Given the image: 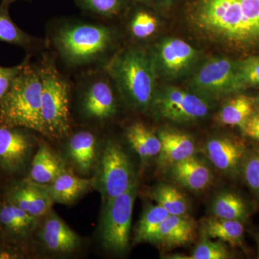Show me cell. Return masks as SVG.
Wrapping results in <instances>:
<instances>
[{
	"label": "cell",
	"instance_id": "obj_1",
	"mask_svg": "<svg viewBox=\"0 0 259 259\" xmlns=\"http://www.w3.org/2000/svg\"><path fill=\"white\" fill-rule=\"evenodd\" d=\"M91 19L60 17L46 27L48 50L71 76L105 69L124 46L118 29L109 22Z\"/></svg>",
	"mask_w": 259,
	"mask_h": 259
},
{
	"label": "cell",
	"instance_id": "obj_2",
	"mask_svg": "<svg viewBox=\"0 0 259 259\" xmlns=\"http://www.w3.org/2000/svg\"><path fill=\"white\" fill-rule=\"evenodd\" d=\"M185 18L204 41L244 57L259 54V0H191Z\"/></svg>",
	"mask_w": 259,
	"mask_h": 259
},
{
	"label": "cell",
	"instance_id": "obj_3",
	"mask_svg": "<svg viewBox=\"0 0 259 259\" xmlns=\"http://www.w3.org/2000/svg\"><path fill=\"white\" fill-rule=\"evenodd\" d=\"M126 106L150 111L157 86V71L151 49L125 44L106 66Z\"/></svg>",
	"mask_w": 259,
	"mask_h": 259
},
{
	"label": "cell",
	"instance_id": "obj_4",
	"mask_svg": "<svg viewBox=\"0 0 259 259\" xmlns=\"http://www.w3.org/2000/svg\"><path fill=\"white\" fill-rule=\"evenodd\" d=\"M36 57L42 85L44 136L54 140L69 137L72 132V77L61 69L48 49Z\"/></svg>",
	"mask_w": 259,
	"mask_h": 259
},
{
	"label": "cell",
	"instance_id": "obj_5",
	"mask_svg": "<svg viewBox=\"0 0 259 259\" xmlns=\"http://www.w3.org/2000/svg\"><path fill=\"white\" fill-rule=\"evenodd\" d=\"M31 58L0 101V125L23 127L44 136L41 80Z\"/></svg>",
	"mask_w": 259,
	"mask_h": 259
},
{
	"label": "cell",
	"instance_id": "obj_6",
	"mask_svg": "<svg viewBox=\"0 0 259 259\" xmlns=\"http://www.w3.org/2000/svg\"><path fill=\"white\" fill-rule=\"evenodd\" d=\"M71 77L72 100H76L78 113L83 120L102 125L115 118L119 110V100L122 99L106 69Z\"/></svg>",
	"mask_w": 259,
	"mask_h": 259
},
{
	"label": "cell",
	"instance_id": "obj_7",
	"mask_svg": "<svg viewBox=\"0 0 259 259\" xmlns=\"http://www.w3.org/2000/svg\"><path fill=\"white\" fill-rule=\"evenodd\" d=\"M210 100L191 90L165 87L156 90L150 111L166 120L190 123L209 115L212 108Z\"/></svg>",
	"mask_w": 259,
	"mask_h": 259
},
{
	"label": "cell",
	"instance_id": "obj_8",
	"mask_svg": "<svg viewBox=\"0 0 259 259\" xmlns=\"http://www.w3.org/2000/svg\"><path fill=\"white\" fill-rule=\"evenodd\" d=\"M136 182L132 163L123 148L107 140L94 177V188L101 194L103 204L127 192Z\"/></svg>",
	"mask_w": 259,
	"mask_h": 259
},
{
	"label": "cell",
	"instance_id": "obj_9",
	"mask_svg": "<svg viewBox=\"0 0 259 259\" xmlns=\"http://www.w3.org/2000/svg\"><path fill=\"white\" fill-rule=\"evenodd\" d=\"M191 90L209 100L243 91L238 73V60L217 56L204 61L188 80Z\"/></svg>",
	"mask_w": 259,
	"mask_h": 259
},
{
	"label": "cell",
	"instance_id": "obj_10",
	"mask_svg": "<svg viewBox=\"0 0 259 259\" xmlns=\"http://www.w3.org/2000/svg\"><path fill=\"white\" fill-rule=\"evenodd\" d=\"M138 192L137 182L127 192L103 204L100 236L103 246L117 254L129 246L133 210Z\"/></svg>",
	"mask_w": 259,
	"mask_h": 259
},
{
	"label": "cell",
	"instance_id": "obj_11",
	"mask_svg": "<svg viewBox=\"0 0 259 259\" xmlns=\"http://www.w3.org/2000/svg\"><path fill=\"white\" fill-rule=\"evenodd\" d=\"M151 51L158 76L167 79H178L189 74L200 55L188 42L175 37L163 39Z\"/></svg>",
	"mask_w": 259,
	"mask_h": 259
},
{
	"label": "cell",
	"instance_id": "obj_12",
	"mask_svg": "<svg viewBox=\"0 0 259 259\" xmlns=\"http://www.w3.org/2000/svg\"><path fill=\"white\" fill-rule=\"evenodd\" d=\"M249 149L244 138L231 135L213 137L204 146V152L213 166L234 180L241 178L242 165Z\"/></svg>",
	"mask_w": 259,
	"mask_h": 259
},
{
	"label": "cell",
	"instance_id": "obj_13",
	"mask_svg": "<svg viewBox=\"0 0 259 259\" xmlns=\"http://www.w3.org/2000/svg\"><path fill=\"white\" fill-rule=\"evenodd\" d=\"M30 130L0 125V167L10 173L23 171L31 156Z\"/></svg>",
	"mask_w": 259,
	"mask_h": 259
},
{
	"label": "cell",
	"instance_id": "obj_14",
	"mask_svg": "<svg viewBox=\"0 0 259 259\" xmlns=\"http://www.w3.org/2000/svg\"><path fill=\"white\" fill-rule=\"evenodd\" d=\"M39 238L48 250L59 254L74 252L81 244L80 237L52 210L46 215Z\"/></svg>",
	"mask_w": 259,
	"mask_h": 259
},
{
	"label": "cell",
	"instance_id": "obj_15",
	"mask_svg": "<svg viewBox=\"0 0 259 259\" xmlns=\"http://www.w3.org/2000/svg\"><path fill=\"white\" fill-rule=\"evenodd\" d=\"M6 200L38 218L49 214L54 204L44 186L27 180L13 186Z\"/></svg>",
	"mask_w": 259,
	"mask_h": 259
},
{
	"label": "cell",
	"instance_id": "obj_16",
	"mask_svg": "<svg viewBox=\"0 0 259 259\" xmlns=\"http://www.w3.org/2000/svg\"><path fill=\"white\" fill-rule=\"evenodd\" d=\"M161 149L158 156L160 168L168 170L179 162L195 155V142L186 133L175 129H163L158 131Z\"/></svg>",
	"mask_w": 259,
	"mask_h": 259
},
{
	"label": "cell",
	"instance_id": "obj_17",
	"mask_svg": "<svg viewBox=\"0 0 259 259\" xmlns=\"http://www.w3.org/2000/svg\"><path fill=\"white\" fill-rule=\"evenodd\" d=\"M168 171L177 185L192 192L207 190L212 182L210 168L196 155L173 165Z\"/></svg>",
	"mask_w": 259,
	"mask_h": 259
},
{
	"label": "cell",
	"instance_id": "obj_18",
	"mask_svg": "<svg viewBox=\"0 0 259 259\" xmlns=\"http://www.w3.org/2000/svg\"><path fill=\"white\" fill-rule=\"evenodd\" d=\"M197 236V223L188 214L168 215L158 228L152 243L168 248L181 246L193 241Z\"/></svg>",
	"mask_w": 259,
	"mask_h": 259
},
{
	"label": "cell",
	"instance_id": "obj_19",
	"mask_svg": "<svg viewBox=\"0 0 259 259\" xmlns=\"http://www.w3.org/2000/svg\"><path fill=\"white\" fill-rule=\"evenodd\" d=\"M0 41L17 46L26 51L27 54L38 56L47 50L45 39L30 35L15 23L10 17L9 7L0 5Z\"/></svg>",
	"mask_w": 259,
	"mask_h": 259
},
{
	"label": "cell",
	"instance_id": "obj_20",
	"mask_svg": "<svg viewBox=\"0 0 259 259\" xmlns=\"http://www.w3.org/2000/svg\"><path fill=\"white\" fill-rule=\"evenodd\" d=\"M42 186L54 204H70L93 188L94 177L81 178L66 169L51 183Z\"/></svg>",
	"mask_w": 259,
	"mask_h": 259
},
{
	"label": "cell",
	"instance_id": "obj_21",
	"mask_svg": "<svg viewBox=\"0 0 259 259\" xmlns=\"http://www.w3.org/2000/svg\"><path fill=\"white\" fill-rule=\"evenodd\" d=\"M65 170L66 163L63 158L49 145L42 143L34 156L30 173L25 180L38 185H49Z\"/></svg>",
	"mask_w": 259,
	"mask_h": 259
},
{
	"label": "cell",
	"instance_id": "obj_22",
	"mask_svg": "<svg viewBox=\"0 0 259 259\" xmlns=\"http://www.w3.org/2000/svg\"><path fill=\"white\" fill-rule=\"evenodd\" d=\"M96 135L90 130L82 129L69 135L68 155L75 166L82 174L93 169L97 161Z\"/></svg>",
	"mask_w": 259,
	"mask_h": 259
},
{
	"label": "cell",
	"instance_id": "obj_23",
	"mask_svg": "<svg viewBox=\"0 0 259 259\" xmlns=\"http://www.w3.org/2000/svg\"><path fill=\"white\" fill-rule=\"evenodd\" d=\"M40 218L5 201L0 207V228L7 236L15 239H23L36 229Z\"/></svg>",
	"mask_w": 259,
	"mask_h": 259
},
{
	"label": "cell",
	"instance_id": "obj_24",
	"mask_svg": "<svg viewBox=\"0 0 259 259\" xmlns=\"http://www.w3.org/2000/svg\"><path fill=\"white\" fill-rule=\"evenodd\" d=\"M258 105V97L235 94L223 102L215 120L219 125L241 129Z\"/></svg>",
	"mask_w": 259,
	"mask_h": 259
},
{
	"label": "cell",
	"instance_id": "obj_25",
	"mask_svg": "<svg viewBox=\"0 0 259 259\" xmlns=\"http://www.w3.org/2000/svg\"><path fill=\"white\" fill-rule=\"evenodd\" d=\"M210 210L214 217L245 223L251 216L253 209L251 204L241 194L226 190L214 197Z\"/></svg>",
	"mask_w": 259,
	"mask_h": 259
},
{
	"label": "cell",
	"instance_id": "obj_26",
	"mask_svg": "<svg viewBox=\"0 0 259 259\" xmlns=\"http://www.w3.org/2000/svg\"><path fill=\"white\" fill-rule=\"evenodd\" d=\"M134 3L136 8L130 12L125 22L126 32L131 40L127 44L142 47L143 42L151 39L157 32L159 23L154 15L144 8L142 3Z\"/></svg>",
	"mask_w": 259,
	"mask_h": 259
},
{
	"label": "cell",
	"instance_id": "obj_27",
	"mask_svg": "<svg viewBox=\"0 0 259 259\" xmlns=\"http://www.w3.org/2000/svg\"><path fill=\"white\" fill-rule=\"evenodd\" d=\"M245 223L214 217L206 218L201 226L202 236L218 239L231 246L242 247L245 235Z\"/></svg>",
	"mask_w": 259,
	"mask_h": 259
},
{
	"label": "cell",
	"instance_id": "obj_28",
	"mask_svg": "<svg viewBox=\"0 0 259 259\" xmlns=\"http://www.w3.org/2000/svg\"><path fill=\"white\" fill-rule=\"evenodd\" d=\"M126 139L143 163L158 157L161 143L158 135L141 122H135L126 129Z\"/></svg>",
	"mask_w": 259,
	"mask_h": 259
},
{
	"label": "cell",
	"instance_id": "obj_29",
	"mask_svg": "<svg viewBox=\"0 0 259 259\" xmlns=\"http://www.w3.org/2000/svg\"><path fill=\"white\" fill-rule=\"evenodd\" d=\"M84 14L90 18L109 22L125 14L134 0H74Z\"/></svg>",
	"mask_w": 259,
	"mask_h": 259
},
{
	"label": "cell",
	"instance_id": "obj_30",
	"mask_svg": "<svg viewBox=\"0 0 259 259\" xmlns=\"http://www.w3.org/2000/svg\"><path fill=\"white\" fill-rule=\"evenodd\" d=\"M152 198L170 215H185L190 211V202L182 191L175 186L162 183L151 192Z\"/></svg>",
	"mask_w": 259,
	"mask_h": 259
},
{
	"label": "cell",
	"instance_id": "obj_31",
	"mask_svg": "<svg viewBox=\"0 0 259 259\" xmlns=\"http://www.w3.org/2000/svg\"><path fill=\"white\" fill-rule=\"evenodd\" d=\"M168 213L161 206L148 205L142 215L135 231V241L137 243L149 242L152 243L161 223L168 216Z\"/></svg>",
	"mask_w": 259,
	"mask_h": 259
},
{
	"label": "cell",
	"instance_id": "obj_32",
	"mask_svg": "<svg viewBox=\"0 0 259 259\" xmlns=\"http://www.w3.org/2000/svg\"><path fill=\"white\" fill-rule=\"evenodd\" d=\"M241 178L253 195L259 199V150L250 148L241 167Z\"/></svg>",
	"mask_w": 259,
	"mask_h": 259
},
{
	"label": "cell",
	"instance_id": "obj_33",
	"mask_svg": "<svg viewBox=\"0 0 259 259\" xmlns=\"http://www.w3.org/2000/svg\"><path fill=\"white\" fill-rule=\"evenodd\" d=\"M228 247L224 242L212 241L211 238L203 237L195 247L190 259H228L231 258Z\"/></svg>",
	"mask_w": 259,
	"mask_h": 259
},
{
	"label": "cell",
	"instance_id": "obj_34",
	"mask_svg": "<svg viewBox=\"0 0 259 259\" xmlns=\"http://www.w3.org/2000/svg\"><path fill=\"white\" fill-rule=\"evenodd\" d=\"M238 73L243 90L259 87V54L238 60Z\"/></svg>",
	"mask_w": 259,
	"mask_h": 259
},
{
	"label": "cell",
	"instance_id": "obj_35",
	"mask_svg": "<svg viewBox=\"0 0 259 259\" xmlns=\"http://www.w3.org/2000/svg\"><path fill=\"white\" fill-rule=\"evenodd\" d=\"M30 56H32L27 54L20 64L12 67H4L0 66V101L4 97L5 94L8 93L15 78L23 70Z\"/></svg>",
	"mask_w": 259,
	"mask_h": 259
},
{
	"label": "cell",
	"instance_id": "obj_36",
	"mask_svg": "<svg viewBox=\"0 0 259 259\" xmlns=\"http://www.w3.org/2000/svg\"><path fill=\"white\" fill-rule=\"evenodd\" d=\"M240 130L243 138L253 143L254 148L259 150V102L254 112Z\"/></svg>",
	"mask_w": 259,
	"mask_h": 259
},
{
	"label": "cell",
	"instance_id": "obj_37",
	"mask_svg": "<svg viewBox=\"0 0 259 259\" xmlns=\"http://www.w3.org/2000/svg\"><path fill=\"white\" fill-rule=\"evenodd\" d=\"M174 0H134V2L142 3L148 8H161V6H167L171 4Z\"/></svg>",
	"mask_w": 259,
	"mask_h": 259
},
{
	"label": "cell",
	"instance_id": "obj_38",
	"mask_svg": "<svg viewBox=\"0 0 259 259\" xmlns=\"http://www.w3.org/2000/svg\"><path fill=\"white\" fill-rule=\"evenodd\" d=\"M18 1V0H2L1 4L2 5H4V6L9 7L10 5L13 4L15 2ZM28 1H30V0H28Z\"/></svg>",
	"mask_w": 259,
	"mask_h": 259
},
{
	"label": "cell",
	"instance_id": "obj_39",
	"mask_svg": "<svg viewBox=\"0 0 259 259\" xmlns=\"http://www.w3.org/2000/svg\"><path fill=\"white\" fill-rule=\"evenodd\" d=\"M255 242H256L257 245V258L259 259V234L255 235Z\"/></svg>",
	"mask_w": 259,
	"mask_h": 259
},
{
	"label": "cell",
	"instance_id": "obj_40",
	"mask_svg": "<svg viewBox=\"0 0 259 259\" xmlns=\"http://www.w3.org/2000/svg\"><path fill=\"white\" fill-rule=\"evenodd\" d=\"M258 102H259V97H258Z\"/></svg>",
	"mask_w": 259,
	"mask_h": 259
}]
</instances>
